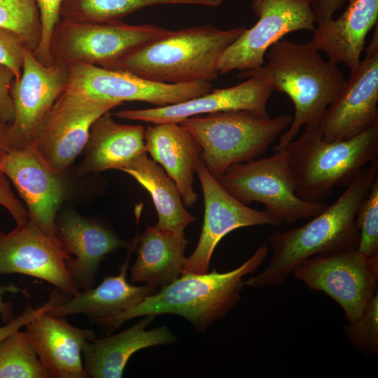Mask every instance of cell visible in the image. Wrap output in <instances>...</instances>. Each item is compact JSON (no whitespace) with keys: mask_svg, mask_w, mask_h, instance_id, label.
<instances>
[{"mask_svg":"<svg viewBox=\"0 0 378 378\" xmlns=\"http://www.w3.org/2000/svg\"><path fill=\"white\" fill-rule=\"evenodd\" d=\"M378 176L377 158L363 168L332 204L305 224L268 237L272 256L267 267L244 281L252 288L284 283L305 260L320 254L357 249L359 231L355 222L357 209Z\"/></svg>","mask_w":378,"mask_h":378,"instance_id":"6da1fadb","label":"cell"},{"mask_svg":"<svg viewBox=\"0 0 378 378\" xmlns=\"http://www.w3.org/2000/svg\"><path fill=\"white\" fill-rule=\"evenodd\" d=\"M319 52L310 41L300 43L282 38L269 48L262 66L237 76L240 79L260 78L274 92L284 93L292 101L294 117L279 136L275 151L285 148L302 127L318 128L324 111L346 80L337 65L326 61Z\"/></svg>","mask_w":378,"mask_h":378,"instance_id":"7a4b0ae2","label":"cell"},{"mask_svg":"<svg viewBox=\"0 0 378 378\" xmlns=\"http://www.w3.org/2000/svg\"><path fill=\"white\" fill-rule=\"evenodd\" d=\"M266 242L241 265L227 272L181 274L159 292L118 315L95 323L112 330L126 321L147 315L174 314L188 321L200 332L223 318L240 299L244 277L255 272L269 252Z\"/></svg>","mask_w":378,"mask_h":378,"instance_id":"3957f363","label":"cell"},{"mask_svg":"<svg viewBox=\"0 0 378 378\" xmlns=\"http://www.w3.org/2000/svg\"><path fill=\"white\" fill-rule=\"evenodd\" d=\"M246 29L244 26L224 30L204 24L171 30L129 54L115 70L162 83H211L219 75L222 53Z\"/></svg>","mask_w":378,"mask_h":378,"instance_id":"277c9868","label":"cell"},{"mask_svg":"<svg viewBox=\"0 0 378 378\" xmlns=\"http://www.w3.org/2000/svg\"><path fill=\"white\" fill-rule=\"evenodd\" d=\"M295 195L323 202L334 188L349 185L358 172L378 157V123L349 139L327 142L318 128L304 129L284 148Z\"/></svg>","mask_w":378,"mask_h":378,"instance_id":"5b68a950","label":"cell"},{"mask_svg":"<svg viewBox=\"0 0 378 378\" xmlns=\"http://www.w3.org/2000/svg\"><path fill=\"white\" fill-rule=\"evenodd\" d=\"M289 114L262 117L245 110L187 118L179 124L202 146L200 159L216 178L232 164L259 158L291 124Z\"/></svg>","mask_w":378,"mask_h":378,"instance_id":"8992f818","label":"cell"},{"mask_svg":"<svg viewBox=\"0 0 378 378\" xmlns=\"http://www.w3.org/2000/svg\"><path fill=\"white\" fill-rule=\"evenodd\" d=\"M233 197L245 205L260 202L281 224L309 219L328 205L299 198L286 150H276L269 157L232 164L216 178Z\"/></svg>","mask_w":378,"mask_h":378,"instance_id":"52a82bcc","label":"cell"},{"mask_svg":"<svg viewBox=\"0 0 378 378\" xmlns=\"http://www.w3.org/2000/svg\"><path fill=\"white\" fill-rule=\"evenodd\" d=\"M170 31L153 24L133 25L122 20L92 23L60 19L51 38V64L81 62L116 69L129 54Z\"/></svg>","mask_w":378,"mask_h":378,"instance_id":"ba28073f","label":"cell"},{"mask_svg":"<svg viewBox=\"0 0 378 378\" xmlns=\"http://www.w3.org/2000/svg\"><path fill=\"white\" fill-rule=\"evenodd\" d=\"M68 71L67 85L57 99L66 102L141 101L160 107L196 98L212 89L206 80L162 83L81 62L69 64Z\"/></svg>","mask_w":378,"mask_h":378,"instance_id":"9c48e42d","label":"cell"},{"mask_svg":"<svg viewBox=\"0 0 378 378\" xmlns=\"http://www.w3.org/2000/svg\"><path fill=\"white\" fill-rule=\"evenodd\" d=\"M292 274L309 289L333 299L352 322L377 293L378 255L367 258L358 249L316 255L301 262Z\"/></svg>","mask_w":378,"mask_h":378,"instance_id":"30bf717a","label":"cell"},{"mask_svg":"<svg viewBox=\"0 0 378 378\" xmlns=\"http://www.w3.org/2000/svg\"><path fill=\"white\" fill-rule=\"evenodd\" d=\"M251 8L257 22L222 53L218 62L219 74L259 68L265 64L269 48L286 34L316 29L308 0H252Z\"/></svg>","mask_w":378,"mask_h":378,"instance_id":"8fae6325","label":"cell"},{"mask_svg":"<svg viewBox=\"0 0 378 378\" xmlns=\"http://www.w3.org/2000/svg\"><path fill=\"white\" fill-rule=\"evenodd\" d=\"M378 24L365 55L350 71L337 97L328 106L318 129L327 142L353 138L378 123Z\"/></svg>","mask_w":378,"mask_h":378,"instance_id":"7c38bea8","label":"cell"},{"mask_svg":"<svg viewBox=\"0 0 378 378\" xmlns=\"http://www.w3.org/2000/svg\"><path fill=\"white\" fill-rule=\"evenodd\" d=\"M195 173L203 192L204 221L197 246L186 258L181 274L206 273L216 246L230 232L248 226L281 225L266 210L253 209L233 197L209 172L200 158Z\"/></svg>","mask_w":378,"mask_h":378,"instance_id":"4fadbf2b","label":"cell"},{"mask_svg":"<svg viewBox=\"0 0 378 378\" xmlns=\"http://www.w3.org/2000/svg\"><path fill=\"white\" fill-rule=\"evenodd\" d=\"M71 259L57 238L29 220L8 233L0 230V274L34 276L72 296L79 290L66 267Z\"/></svg>","mask_w":378,"mask_h":378,"instance_id":"5bb4252c","label":"cell"},{"mask_svg":"<svg viewBox=\"0 0 378 378\" xmlns=\"http://www.w3.org/2000/svg\"><path fill=\"white\" fill-rule=\"evenodd\" d=\"M68 78V65L43 64L25 48L20 78L10 90L14 107L10 148L32 144L42 119L65 90Z\"/></svg>","mask_w":378,"mask_h":378,"instance_id":"9a60e30c","label":"cell"},{"mask_svg":"<svg viewBox=\"0 0 378 378\" xmlns=\"http://www.w3.org/2000/svg\"><path fill=\"white\" fill-rule=\"evenodd\" d=\"M0 171L25 203L29 220L56 238L57 214L66 190L61 174L43 160L33 144L0 155Z\"/></svg>","mask_w":378,"mask_h":378,"instance_id":"2e32d148","label":"cell"},{"mask_svg":"<svg viewBox=\"0 0 378 378\" xmlns=\"http://www.w3.org/2000/svg\"><path fill=\"white\" fill-rule=\"evenodd\" d=\"M121 104L111 101L73 103L57 99L42 119L32 144L43 160L62 174L84 150L95 120Z\"/></svg>","mask_w":378,"mask_h":378,"instance_id":"e0dca14e","label":"cell"},{"mask_svg":"<svg viewBox=\"0 0 378 378\" xmlns=\"http://www.w3.org/2000/svg\"><path fill=\"white\" fill-rule=\"evenodd\" d=\"M273 90L262 79L250 77L236 85L211 89L208 92L178 104L144 109L119 111V118L153 124L175 122L202 114L245 110L262 117H269L267 104Z\"/></svg>","mask_w":378,"mask_h":378,"instance_id":"ac0fdd59","label":"cell"},{"mask_svg":"<svg viewBox=\"0 0 378 378\" xmlns=\"http://www.w3.org/2000/svg\"><path fill=\"white\" fill-rule=\"evenodd\" d=\"M55 237L66 253L75 255L66 260V267L83 290L94 285L99 264L107 254L130 245L104 225L72 211L57 216Z\"/></svg>","mask_w":378,"mask_h":378,"instance_id":"d6986e66","label":"cell"},{"mask_svg":"<svg viewBox=\"0 0 378 378\" xmlns=\"http://www.w3.org/2000/svg\"><path fill=\"white\" fill-rule=\"evenodd\" d=\"M47 311L25 325L41 361L53 377L85 378L81 354L85 343L95 338L94 331L74 327Z\"/></svg>","mask_w":378,"mask_h":378,"instance_id":"ffe728a7","label":"cell"},{"mask_svg":"<svg viewBox=\"0 0 378 378\" xmlns=\"http://www.w3.org/2000/svg\"><path fill=\"white\" fill-rule=\"evenodd\" d=\"M155 316H144L134 326L118 334L88 341L82 350L86 377H122L134 354L143 349L174 342L176 336L166 326L147 330Z\"/></svg>","mask_w":378,"mask_h":378,"instance_id":"44dd1931","label":"cell"},{"mask_svg":"<svg viewBox=\"0 0 378 378\" xmlns=\"http://www.w3.org/2000/svg\"><path fill=\"white\" fill-rule=\"evenodd\" d=\"M344 12L336 19L316 25L310 41L328 61L342 63L350 71L359 64L366 37L378 21V0H348Z\"/></svg>","mask_w":378,"mask_h":378,"instance_id":"7402d4cb","label":"cell"},{"mask_svg":"<svg viewBox=\"0 0 378 378\" xmlns=\"http://www.w3.org/2000/svg\"><path fill=\"white\" fill-rule=\"evenodd\" d=\"M138 234L128 246L125 262L118 275H106L94 288L78 291L69 300L61 301L46 312L53 316L66 317L71 314H85L94 322L111 318L139 304L146 297L157 292L148 285L134 286L127 280V272L132 253L136 250Z\"/></svg>","mask_w":378,"mask_h":378,"instance_id":"603a6c76","label":"cell"},{"mask_svg":"<svg viewBox=\"0 0 378 378\" xmlns=\"http://www.w3.org/2000/svg\"><path fill=\"white\" fill-rule=\"evenodd\" d=\"M145 147L175 182L184 206H193L197 200L193 175L202 150L196 138L179 123L154 124L145 129Z\"/></svg>","mask_w":378,"mask_h":378,"instance_id":"cb8c5ba5","label":"cell"},{"mask_svg":"<svg viewBox=\"0 0 378 378\" xmlns=\"http://www.w3.org/2000/svg\"><path fill=\"white\" fill-rule=\"evenodd\" d=\"M145 129L143 125L118 123L108 112L102 115L90 127L78 173L119 170L146 153Z\"/></svg>","mask_w":378,"mask_h":378,"instance_id":"d4e9b609","label":"cell"},{"mask_svg":"<svg viewBox=\"0 0 378 378\" xmlns=\"http://www.w3.org/2000/svg\"><path fill=\"white\" fill-rule=\"evenodd\" d=\"M188 244L185 234L147 226L138 236L130 281L157 289L170 284L181 275Z\"/></svg>","mask_w":378,"mask_h":378,"instance_id":"484cf974","label":"cell"},{"mask_svg":"<svg viewBox=\"0 0 378 378\" xmlns=\"http://www.w3.org/2000/svg\"><path fill=\"white\" fill-rule=\"evenodd\" d=\"M132 176L150 195L156 209V227L185 234L195 218L185 208L175 182L144 153L119 169Z\"/></svg>","mask_w":378,"mask_h":378,"instance_id":"4316f807","label":"cell"},{"mask_svg":"<svg viewBox=\"0 0 378 378\" xmlns=\"http://www.w3.org/2000/svg\"><path fill=\"white\" fill-rule=\"evenodd\" d=\"M224 0H64L61 20L92 23L120 21L141 8L162 4L218 7Z\"/></svg>","mask_w":378,"mask_h":378,"instance_id":"83f0119b","label":"cell"},{"mask_svg":"<svg viewBox=\"0 0 378 378\" xmlns=\"http://www.w3.org/2000/svg\"><path fill=\"white\" fill-rule=\"evenodd\" d=\"M27 332L16 330L0 343V378H52Z\"/></svg>","mask_w":378,"mask_h":378,"instance_id":"f1b7e54d","label":"cell"},{"mask_svg":"<svg viewBox=\"0 0 378 378\" xmlns=\"http://www.w3.org/2000/svg\"><path fill=\"white\" fill-rule=\"evenodd\" d=\"M0 28L16 34L34 51L41 38V26L35 0H0Z\"/></svg>","mask_w":378,"mask_h":378,"instance_id":"f546056e","label":"cell"},{"mask_svg":"<svg viewBox=\"0 0 378 378\" xmlns=\"http://www.w3.org/2000/svg\"><path fill=\"white\" fill-rule=\"evenodd\" d=\"M355 222L359 231L358 251L367 258L378 255V176L359 204Z\"/></svg>","mask_w":378,"mask_h":378,"instance_id":"4dcf8cb0","label":"cell"},{"mask_svg":"<svg viewBox=\"0 0 378 378\" xmlns=\"http://www.w3.org/2000/svg\"><path fill=\"white\" fill-rule=\"evenodd\" d=\"M345 333L351 344L360 353L378 354V292L368 301L362 314L349 322Z\"/></svg>","mask_w":378,"mask_h":378,"instance_id":"1f68e13d","label":"cell"},{"mask_svg":"<svg viewBox=\"0 0 378 378\" xmlns=\"http://www.w3.org/2000/svg\"><path fill=\"white\" fill-rule=\"evenodd\" d=\"M38 6L41 26V38L37 48L32 51L43 64H51L50 41L56 24L60 20V9L64 0H35Z\"/></svg>","mask_w":378,"mask_h":378,"instance_id":"d6a6232c","label":"cell"},{"mask_svg":"<svg viewBox=\"0 0 378 378\" xmlns=\"http://www.w3.org/2000/svg\"><path fill=\"white\" fill-rule=\"evenodd\" d=\"M26 48L23 41L16 34L0 28V64L6 66L13 72L15 82L21 76Z\"/></svg>","mask_w":378,"mask_h":378,"instance_id":"836d02e7","label":"cell"},{"mask_svg":"<svg viewBox=\"0 0 378 378\" xmlns=\"http://www.w3.org/2000/svg\"><path fill=\"white\" fill-rule=\"evenodd\" d=\"M0 205L11 215L16 225L29 220L27 210L23 203L14 194L9 180L0 171Z\"/></svg>","mask_w":378,"mask_h":378,"instance_id":"e575fe53","label":"cell"},{"mask_svg":"<svg viewBox=\"0 0 378 378\" xmlns=\"http://www.w3.org/2000/svg\"><path fill=\"white\" fill-rule=\"evenodd\" d=\"M59 302H60V298L58 295L53 293L48 302L40 307L34 309L28 304L20 314L15 316L11 321L5 323L3 326H0V343L10 334L25 326L36 315L50 309Z\"/></svg>","mask_w":378,"mask_h":378,"instance_id":"d590c367","label":"cell"},{"mask_svg":"<svg viewBox=\"0 0 378 378\" xmlns=\"http://www.w3.org/2000/svg\"><path fill=\"white\" fill-rule=\"evenodd\" d=\"M15 81L13 72L0 64V120L11 123L14 119V107L10 90Z\"/></svg>","mask_w":378,"mask_h":378,"instance_id":"8d00e7d4","label":"cell"},{"mask_svg":"<svg viewBox=\"0 0 378 378\" xmlns=\"http://www.w3.org/2000/svg\"><path fill=\"white\" fill-rule=\"evenodd\" d=\"M314 14L316 25L333 18L348 0H308Z\"/></svg>","mask_w":378,"mask_h":378,"instance_id":"74e56055","label":"cell"},{"mask_svg":"<svg viewBox=\"0 0 378 378\" xmlns=\"http://www.w3.org/2000/svg\"><path fill=\"white\" fill-rule=\"evenodd\" d=\"M6 293H21L22 294L27 295V292L26 290L18 288L13 284H9L7 285L0 284V314L1 316V320L4 323L11 321L15 318L12 309V303L10 302H6L3 300V295Z\"/></svg>","mask_w":378,"mask_h":378,"instance_id":"f35d334b","label":"cell"},{"mask_svg":"<svg viewBox=\"0 0 378 378\" xmlns=\"http://www.w3.org/2000/svg\"><path fill=\"white\" fill-rule=\"evenodd\" d=\"M10 123L0 120V155L10 148Z\"/></svg>","mask_w":378,"mask_h":378,"instance_id":"ab89813d","label":"cell"}]
</instances>
